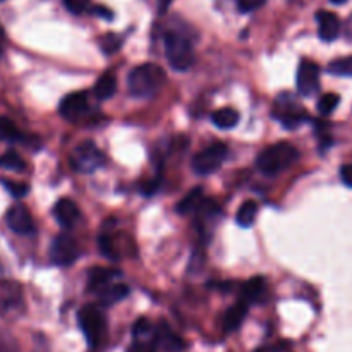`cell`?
Listing matches in <instances>:
<instances>
[{"label": "cell", "instance_id": "6da1fadb", "mask_svg": "<svg viewBox=\"0 0 352 352\" xmlns=\"http://www.w3.org/2000/svg\"><path fill=\"white\" fill-rule=\"evenodd\" d=\"M165 72L157 64H141L127 76V88L136 98H150L164 86Z\"/></svg>", "mask_w": 352, "mask_h": 352}, {"label": "cell", "instance_id": "7a4b0ae2", "mask_svg": "<svg viewBox=\"0 0 352 352\" xmlns=\"http://www.w3.org/2000/svg\"><path fill=\"white\" fill-rule=\"evenodd\" d=\"M298 158L299 151L296 150L294 144L287 143V141H280V143H275L272 146L265 148L258 155L256 167L265 175H277L280 172L287 170Z\"/></svg>", "mask_w": 352, "mask_h": 352}, {"label": "cell", "instance_id": "3957f363", "mask_svg": "<svg viewBox=\"0 0 352 352\" xmlns=\"http://www.w3.org/2000/svg\"><path fill=\"white\" fill-rule=\"evenodd\" d=\"M165 55L172 69L179 72L189 71L195 64V52H192L191 41L175 31H168L164 38Z\"/></svg>", "mask_w": 352, "mask_h": 352}, {"label": "cell", "instance_id": "277c9868", "mask_svg": "<svg viewBox=\"0 0 352 352\" xmlns=\"http://www.w3.org/2000/svg\"><path fill=\"white\" fill-rule=\"evenodd\" d=\"M26 309L23 287L14 280H0V318L14 322Z\"/></svg>", "mask_w": 352, "mask_h": 352}, {"label": "cell", "instance_id": "5b68a950", "mask_svg": "<svg viewBox=\"0 0 352 352\" xmlns=\"http://www.w3.org/2000/svg\"><path fill=\"white\" fill-rule=\"evenodd\" d=\"M78 322L89 346L98 347L107 332L105 315L102 313V309H100L98 306L86 305L85 308H81V311H79Z\"/></svg>", "mask_w": 352, "mask_h": 352}, {"label": "cell", "instance_id": "8992f818", "mask_svg": "<svg viewBox=\"0 0 352 352\" xmlns=\"http://www.w3.org/2000/svg\"><path fill=\"white\" fill-rule=\"evenodd\" d=\"M227 157V146L223 143H213L206 150L199 151L192 158V170L198 175H210L222 167Z\"/></svg>", "mask_w": 352, "mask_h": 352}, {"label": "cell", "instance_id": "52a82bcc", "mask_svg": "<svg viewBox=\"0 0 352 352\" xmlns=\"http://www.w3.org/2000/svg\"><path fill=\"white\" fill-rule=\"evenodd\" d=\"M103 162H105L103 153L96 148L93 141H82V143L76 146L74 153H72V165L78 170L86 172V174L98 170L103 165Z\"/></svg>", "mask_w": 352, "mask_h": 352}, {"label": "cell", "instance_id": "ba28073f", "mask_svg": "<svg viewBox=\"0 0 352 352\" xmlns=\"http://www.w3.org/2000/svg\"><path fill=\"white\" fill-rule=\"evenodd\" d=\"M79 256V248L76 241L67 234H58L50 246V258L58 267H69Z\"/></svg>", "mask_w": 352, "mask_h": 352}, {"label": "cell", "instance_id": "9c48e42d", "mask_svg": "<svg viewBox=\"0 0 352 352\" xmlns=\"http://www.w3.org/2000/svg\"><path fill=\"white\" fill-rule=\"evenodd\" d=\"M299 95L311 96L320 89V67L316 62L302 58L298 69V79H296Z\"/></svg>", "mask_w": 352, "mask_h": 352}, {"label": "cell", "instance_id": "30bf717a", "mask_svg": "<svg viewBox=\"0 0 352 352\" xmlns=\"http://www.w3.org/2000/svg\"><path fill=\"white\" fill-rule=\"evenodd\" d=\"M88 109V96L82 91H76L62 100L60 105H58V113H60L65 120H69V122H76V120L85 117Z\"/></svg>", "mask_w": 352, "mask_h": 352}, {"label": "cell", "instance_id": "8fae6325", "mask_svg": "<svg viewBox=\"0 0 352 352\" xmlns=\"http://www.w3.org/2000/svg\"><path fill=\"white\" fill-rule=\"evenodd\" d=\"M6 222L12 232L21 234V236L33 234L34 230V222L31 219L30 210L24 205H14L12 208H9L6 215Z\"/></svg>", "mask_w": 352, "mask_h": 352}, {"label": "cell", "instance_id": "7c38bea8", "mask_svg": "<svg viewBox=\"0 0 352 352\" xmlns=\"http://www.w3.org/2000/svg\"><path fill=\"white\" fill-rule=\"evenodd\" d=\"M79 208L72 199L69 198H60L54 206V217L58 222V226L64 227V229H71L78 223L79 220Z\"/></svg>", "mask_w": 352, "mask_h": 352}, {"label": "cell", "instance_id": "4fadbf2b", "mask_svg": "<svg viewBox=\"0 0 352 352\" xmlns=\"http://www.w3.org/2000/svg\"><path fill=\"white\" fill-rule=\"evenodd\" d=\"M318 21V34L323 41H336L340 34V19L337 14L329 12V10H320L316 14Z\"/></svg>", "mask_w": 352, "mask_h": 352}, {"label": "cell", "instance_id": "5bb4252c", "mask_svg": "<svg viewBox=\"0 0 352 352\" xmlns=\"http://www.w3.org/2000/svg\"><path fill=\"white\" fill-rule=\"evenodd\" d=\"M153 342L162 346V349L167 352H182L186 349V342L179 336H175L165 323H162L157 330H155Z\"/></svg>", "mask_w": 352, "mask_h": 352}, {"label": "cell", "instance_id": "9a60e30c", "mask_svg": "<svg viewBox=\"0 0 352 352\" xmlns=\"http://www.w3.org/2000/svg\"><path fill=\"white\" fill-rule=\"evenodd\" d=\"M248 315V305L244 301L236 302L229 311L223 316V330L226 332H234V330L239 329L243 325L244 318Z\"/></svg>", "mask_w": 352, "mask_h": 352}, {"label": "cell", "instance_id": "2e32d148", "mask_svg": "<svg viewBox=\"0 0 352 352\" xmlns=\"http://www.w3.org/2000/svg\"><path fill=\"white\" fill-rule=\"evenodd\" d=\"M116 277H117L116 270H110V268H100V267L93 268V270H89V275H88L89 291L100 292L103 287L112 284V280Z\"/></svg>", "mask_w": 352, "mask_h": 352}, {"label": "cell", "instance_id": "e0dca14e", "mask_svg": "<svg viewBox=\"0 0 352 352\" xmlns=\"http://www.w3.org/2000/svg\"><path fill=\"white\" fill-rule=\"evenodd\" d=\"M267 291V282L263 277H253L244 284L243 287V296H241V301L246 302L248 306L251 302H256L258 299H261V296Z\"/></svg>", "mask_w": 352, "mask_h": 352}, {"label": "cell", "instance_id": "ac0fdd59", "mask_svg": "<svg viewBox=\"0 0 352 352\" xmlns=\"http://www.w3.org/2000/svg\"><path fill=\"white\" fill-rule=\"evenodd\" d=\"M129 287L126 284H109L98 292L100 299H102L103 306H112L116 302L122 301L129 296Z\"/></svg>", "mask_w": 352, "mask_h": 352}, {"label": "cell", "instance_id": "d6986e66", "mask_svg": "<svg viewBox=\"0 0 352 352\" xmlns=\"http://www.w3.org/2000/svg\"><path fill=\"white\" fill-rule=\"evenodd\" d=\"M117 89V78L113 72H105V74L100 76V79L95 85V96L98 100H109L112 98L113 93Z\"/></svg>", "mask_w": 352, "mask_h": 352}, {"label": "cell", "instance_id": "ffe728a7", "mask_svg": "<svg viewBox=\"0 0 352 352\" xmlns=\"http://www.w3.org/2000/svg\"><path fill=\"white\" fill-rule=\"evenodd\" d=\"M212 122L215 124L219 129H232L239 122V112L230 107H223V109L217 110L212 116Z\"/></svg>", "mask_w": 352, "mask_h": 352}, {"label": "cell", "instance_id": "44dd1931", "mask_svg": "<svg viewBox=\"0 0 352 352\" xmlns=\"http://www.w3.org/2000/svg\"><path fill=\"white\" fill-rule=\"evenodd\" d=\"M201 205H203V191L201 188H195L189 195H186L184 198L179 201L177 213L179 215H189V213L201 208Z\"/></svg>", "mask_w": 352, "mask_h": 352}, {"label": "cell", "instance_id": "7402d4cb", "mask_svg": "<svg viewBox=\"0 0 352 352\" xmlns=\"http://www.w3.org/2000/svg\"><path fill=\"white\" fill-rule=\"evenodd\" d=\"M256 215H258V203L253 201V199H250V201H244L243 205H241V208L237 210V223H239L241 227H251L254 223V220H256Z\"/></svg>", "mask_w": 352, "mask_h": 352}, {"label": "cell", "instance_id": "603a6c76", "mask_svg": "<svg viewBox=\"0 0 352 352\" xmlns=\"http://www.w3.org/2000/svg\"><path fill=\"white\" fill-rule=\"evenodd\" d=\"M0 138L9 143H16V141H23V133L17 129L16 124L9 120L7 117H0Z\"/></svg>", "mask_w": 352, "mask_h": 352}, {"label": "cell", "instance_id": "cb8c5ba5", "mask_svg": "<svg viewBox=\"0 0 352 352\" xmlns=\"http://www.w3.org/2000/svg\"><path fill=\"white\" fill-rule=\"evenodd\" d=\"M0 168H6L10 172H23L26 165L16 151H7V153L0 155Z\"/></svg>", "mask_w": 352, "mask_h": 352}, {"label": "cell", "instance_id": "d4e9b609", "mask_svg": "<svg viewBox=\"0 0 352 352\" xmlns=\"http://www.w3.org/2000/svg\"><path fill=\"white\" fill-rule=\"evenodd\" d=\"M329 72L336 76H344V78H352V55L336 58V60L330 62Z\"/></svg>", "mask_w": 352, "mask_h": 352}, {"label": "cell", "instance_id": "484cf974", "mask_svg": "<svg viewBox=\"0 0 352 352\" xmlns=\"http://www.w3.org/2000/svg\"><path fill=\"white\" fill-rule=\"evenodd\" d=\"M339 102L340 96L337 95V93H325V95L318 100V105L316 107H318V112L322 113V116H330V113L339 107Z\"/></svg>", "mask_w": 352, "mask_h": 352}, {"label": "cell", "instance_id": "4316f807", "mask_svg": "<svg viewBox=\"0 0 352 352\" xmlns=\"http://www.w3.org/2000/svg\"><path fill=\"white\" fill-rule=\"evenodd\" d=\"M0 352H21L16 337L3 329H0Z\"/></svg>", "mask_w": 352, "mask_h": 352}, {"label": "cell", "instance_id": "83f0119b", "mask_svg": "<svg viewBox=\"0 0 352 352\" xmlns=\"http://www.w3.org/2000/svg\"><path fill=\"white\" fill-rule=\"evenodd\" d=\"M2 184H3V188H6L7 191L14 196V198H23V196L28 195V189H30L28 188V184H24V182L7 181V179H3Z\"/></svg>", "mask_w": 352, "mask_h": 352}, {"label": "cell", "instance_id": "f1b7e54d", "mask_svg": "<svg viewBox=\"0 0 352 352\" xmlns=\"http://www.w3.org/2000/svg\"><path fill=\"white\" fill-rule=\"evenodd\" d=\"M120 43H122V41H120L119 36H116V34H107V36L102 38V48L105 54H116V52L119 50Z\"/></svg>", "mask_w": 352, "mask_h": 352}, {"label": "cell", "instance_id": "f546056e", "mask_svg": "<svg viewBox=\"0 0 352 352\" xmlns=\"http://www.w3.org/2000/svg\"><path fill=\"white\" fill-rule=\"evenodd\" d=\"M62 2L72 14H82L89 7V0H62Z\"/></svg>", "mask_w": 352, "mask_h": 352}, {"label": "cell", "instance_id": "4dcf8cb0", "mask_svg": "<svg viewBox=\"0 0 352 352\" xmlns=\"http://www.w3.org/2000/svg\"><path fill=\"white\" fill-rule=\"evenodd\" d=\"M265 2L267 0H237V7H239L241 12H253V10L263 7Z\"/></svg>", "mask_w": 352, "mask_h": 352}, {"label": "cell", "instance_id": "1f68e13d", "mask_svg": "<svg viewBox=\"0 0 352 352\" xmlns=\"http://www.w3.org/2000/svg\"><path fill=\"white\" fill-rule=\"evenodd\" d=\"M155 342H148V340H136V344L133 346V349L129 352H155Z\"/></svg>", "mask_w": 352, "mask_h": 352}, {"label": "cell", "instance_id": "d6a6232c", "mask_svg": "<svg viewBox=\"0 0 352 352\" xmlns=\"http://www.w3.org/2000/svg\"><path fill=\"white\" fill-rule=\"evenodd\" d=\"M33 352H50V347H48L47 339L43 336H34Z\"/></svg>", "mask_w": 352, "mask_h": 352}, {"label": "cell", "instance_id": "836d02e7", "mask_svg": "<svg viewBox=\"0 0 352 352\" xmlns=\"http://www.w3.org/2000/svg\"><path fill=\"white\" fill-rule=\"evenodd\" d=\"M340 179H342V182L347 188H352V164L344 165V167L340 168Z\"/></svg>", "mask_w": 352, "mask_h": 352}, {"label": "cell", "instance_id": "e575fe53", "mask_svg": "<svg viewBox=\"0 0 352 352\" xmlns=\"http://www.w3.org/2000/svg\"><path fill=\"white\" fill-rule=\"evenodd\" d=\"M95 14H100L102 17H112V12H110L109 9H105V7H95V10H93Z\"/></svg>", "mask_w": 352, "mask_h": 352}, {"label": "cell", "instance_id": "d590c367", "mask_svg": "<svg viewBox=\"0 0 352 352\" xmlns=\"http://www.w3.org/2000/svg\"><path fill=\"white\" fill-rule=\"evenodd\" d=\"M172 0H158V9H160V12H165V10L170 7Z\"/></svg>", "mask_w": 352, "mask_h": 352}, {"label": "cell", "instance_id": "8d00e7d4", "mask_svg": "<svg viewBox=\"0 0 352 352\" xmlns=\"http://www.w3.org/2000/svg\"><path fill=\"white\" fill-rule=\"evenodd\" d=\"M346 36L352 41V16L349 17V21L346 23Z\"/></svg>", "mask_w": 352, "mask_h": 352}, {"label": "cell", "instance_id": "74e56055", "mask_svg": "<svg viewBox=\"0 0 352 352\" xmlns=\"http://www.w3.org/2000/svg\"><path fill=\"white\" fill-rule=\"evenodd\" d=\"M332 3H337V6H340V3H346L347 0H330Z\"/></svg>", "mask_w": 352, "mask_h": 352}, {"label": "cell", "instance_id": "f35d334b", "mask_svg": "<svg viewBox=\"0 0 352 352\" xmlns=\"http://www.w3.org/2000/svg\"><path fill=\"white\" fill-rule=\"evenodd\" d=\"M2 38H3V31H2V28H0V41H2Z\"/></svg>", "mask_w": 352, "mask_h": 352}, {"label": "cell", "instance_id": "ab89813d", "mask_svg": "<svg viewBox=\"0 0 352 352\" xmlns=\"http://www.w3.org/2000/svg\"><path fill=\"white\" fill-rule=\"evenodd\" d=\"M254 352H270V351H267V349H258V351H254Z\"/></svg>", "mask_w": 352, "mask_h": 352}, {"label": "cell", "instance_id": "60d3db41", "mask_svg": "<svg viewBox=\"0 0 352 352\" xmlns=\"http://www.w3.org/2000/svg\"><path fill=\"white\" fill-rule=\"evenodd\" d=\"M0 54H2V48H0Z\"/></svg>", "mask_w": 352, "mask_h": 352}]
</instances>
